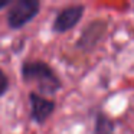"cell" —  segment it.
I'll return each instance as SVG.
<instances>
[{
  "instance_id": "2",
  "label": "cell",
  "mask_w": 134,
  "mask_h": 134,
  "mask_svg": "<svg viewBox=\"0 0 134 134\" xmlns=\"http://www.w3.org/2000/svg\"><path fill=\"white\" fill-rule=\"evenodd\" d=\"M39 0H16L10 4L6 15L7 26L12 30H19L33 20L41 12Z\"/></svg>"
},
{
  "instance_id": "9",
  "label": "cell",
  "mask_w": 134,
  "mask_h": 134,
  "mask_svg": "<svg viewBox=\"0 0 134 134\" xmlns=\"http://www.w3.org/2000/svg\"><path fill=\"white\" fill-rule=\"evenodd\" d=\"M133 12H134V6H133Z\"/></svg>"
},
{
  "instance_id": "3",
  "label": "cell",
  "mask_w": 134,
  "mask_h": 134,
  "mask_svg": "<svg viewBox=\"0 0 134 134\" xmlns=\"http://www.w3.org/2000/svg\"><path fill=\"white\" fill-rule=\"evenodd\" d=\"M108 20L105 19H95L91 20L82 29L78 41L75 42V48L81 52L90 53L105 39L108 32Z\"/></svg>"
},
{
  "instance_id": "6",
  "label": "cell",
  "mask_w": 134,
  "mask_h": 134,
  "mask_svg": "<svg viewBox=\"0 0 134 134\" xmlns=\"http://www.w3.org/2000/svg\"><path fill=\"white\" fill-rule=\"evenodd\" d=\"M92 134H115V121L104 111H97Z\"/></svg>"
},
{
  "instance_id": "8",
  "label": "cell",
  "mask_w": 134,
  "mask_h": 134,
  "mask_svg": "<svg viewBox=\"0 0 134 134\" xmlns=\"http://www.w3.org/2000/svg\"><path fill=\"white\" fill-rule=\"evenodd\" d=\"M13 2H10V0H0V10L2 9H4V7H7V6H10Z\"/></svg>"
},
{
  "instance_id": "4",
  "label": "cell",
  "mask_w": 134,
  "mask_h": 134,
  "mask_svg": "<svg viewBox=\"0 0 134 134\" xmlns=\"http://www.w3.org/2000/svg\"><path fill=\"white\" fill-rule=\"evenodd\" d=\"M84 13H85V6L81 3L69 4V6L62 7L56 13L55 19H53L51 30L53 33H56V35H62V33L69 32L81 22V19L84 18Z\"/></svg>"
},
{
  "instance_id": "5",
  "label": "cell",
  "mask_w": 134,
  "mask_h": 134,
  "mask_svg": "<svg viewBox=\"0 0 134 134\" xmlns=\"http://www.w3.org/2000/svg\"><path fill=\"white\" fill-rule=\"evenodd\" d=\"M27 98H29L30 120L39 125L45 124L56 110L55 99L49 98V97H45V95H41L36 91H30Z\"/></svg>"
},
{
  "instance_id": "7",
  "label": "cell",
  "mask_w": 134,
  "mask_h": 134,
  "mask_svg": "<svg viewBox=\"0 0 134 134\" xmlns=\"http://www.w3.org/2000/svg\"><path fill=\"white\" fill-rule=\"evenodd\" d=\"M9 87H10L9 76H7L6 72L0 68V98H2L7 91H9Z\"/></svg>"
},
{
  "instance_id": "1",
  "label": "cell",
  "mask_w": 134,
  "mask_h": 134,
  "mask_svg": "<svg viewBox=\"0 0 134 134\" xmlns=\"http://www.w3.org/2000/svg\"><path fill=\"white\" fill-rule=\"evenodd\" d=\"M20 75L23 82L35 84L41 95L49 97L55 95L59 90H62L61 76L48 62L41 59H26L20 65Z\"/></svg>"
}]
</instances>
